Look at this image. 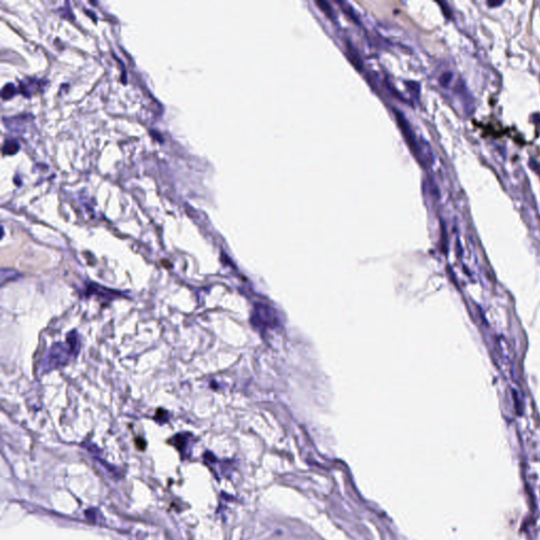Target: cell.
Listing matches in <instances>:
<instances>
[{"label":"cell","mask_w":540,"mask_h":540,"mask_svg":"<svg viewBox=\"0 0 540 540\" xmlns=\"http://www.w3.org/2000/svg\"><path fill=\"white\" fill-rule=\"evenodd\" d=\"M395 114H396V118H397V121H398V125L400 127V130H401V132L403 133L409 148H411L412 151L415 154H417V152L419 151V149H418V146L416 144V139L414 137V133L412 131L411 127H409L407 120L405 119V117H404V115L402 114V113L398 112L397 110L395 111Z\"/></svg>","instance_id":"obj_1"},{"label":"cell","mask_w":540,"mask_h":540,"mask_svg":"<svg viewBox=\"0 0 540 540\" xmlns=\"http://www.w3.org/2000/svg\"><path fill=\"white\" fill-rule=\"evenodd\" d=\"M19 149H20L19 143L17 141H15V139H6V141L3 144V147H2L3 153L8 154V155H13V154L17 153Z\"/></svg>","instance_id":"obj_2"},{"label":"cell","mask_w":540,"mask_h":540,"mask_svg":"<svg viewBox=\"0 0 540 540\" xmlns=\"http://www.w3.org/2000/svg\"><path fill=\"white\" fill-rule=\"evenodd\" d=\"M316 4L319 6L320 10L328 17V18H330V19H335L336 18V13H335L334 8L332 7V5H330L329 2L321 1V0H319V1H316Z\"/></svg>","instance_id":"obj_3"},{"label":"cell","mask_w":540,"mask_h":540,"mask_svg":"<svg viewBox=\"0 0 540 540\" xmlns=\"http://www.w3.org/2000/svg\"><path fill=\"white\" fill-rule=\"evenodd\" d=\"M16 92H17V89L15 88V86L13 84H6V86H4L2 89V98L3 99L12 98L16 94Z\"/></svg>","instance_id":"obj_4"},{"label":"cell","mask_w":540,"mask_h":540,"mask_svg":"<svg viewBox=\"0 0 540 540\" xmlns=\"http://www.w3.org/2000/svg\"><path fill=\"white\" fill-rule=\"evenodd\" d=\"M502 4V1H499V2H492V1H489V5L491 6H497V5H500Z\"/></svg>","instance_id":"obj_5"}]
</instances>
